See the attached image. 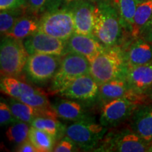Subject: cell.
I'll return each mask as SVG.
<instances>
[{
  "label": "cell",
  "mask_w": 152,
  "mask_h": 152,
  "mask_svg": "<svg viewBox=\"0 0 152 152\" xmlns=\"http://www.w3.org/2000/svg\"><path fill=\"white\" fill-rule=\"evenodd\" d=\"M123 25L118 11L109 0H99L94 5L93 35L106 47L117 45Z\"/></svg>",
  "instance_id": "cell-1"
},
{
  "label": "cell",
  "mask_w": 152,
  "mask_h": 152,
  "mask_svg": "<svg viewBox=\"0 0 152 152\" xmlns=\"http://www.w3.org/2000/svg\"><path fill=\"white\" fill-rule=\"evenodd\" d=\"M127 67L123 50L117 46L109 47L91 63L90 74L99 85L125 76Z\"/></svg>",
  "instance_id": "cell-2"
},
{
  "label": "cell",
  "mask_w": 152,
  "mask_h": 152,
  "mask_svg": "<svg viewBox=\"0 0 152 152\" xmlns=\"http://www.w3.org/2000/svg\"><path fill=\"white\" fill-rule=\"evenodd\" d=\"M29 57L23 40L4 35L0 47V70L1 77L20 75Z\"/></svg>",
  "instance_id": "cell-3"
},
{
  "label": "cell",
  "mask_w": 152,
  "mask_h": 152,
  "mask_svg": "<svg viewBox=\"0 0 152 152\" xmlns=\"http://www.w3.org/2000/svg\"><path fill=\"white\" fill-rule=\"evenodd\" d=\"M91 63L80 54L67 52L63 56L59 68L52 80L50 90L58 93L77 77L90 73Z\"/></svg>",
  "instance_id": "cell-4"
},
{
  "label": "cell",
  "mask_w": 152,
  "mask_h": 152,
  "mask_svg": "<svg viewBox=\"0 0 152 152\" xmlns=\"http://www.w3.org/2000/svg\"><path fill=\"white\" fill-rule=\"evenodd\" d=\"M107 128L92 121L74 122L66 127L65 135L80 149L89 151L94 149L104 141Z\"/></svg>",
  "instance_id": "cell-5"
},
{
  "label": "cell",
  "mask_w": 152,
  "mask_h": 152,
  "mask_svg": "<svg viewBox=\"0 0 152 152\" xmlns=\"http://www.w3.org/2000/svg\"><path fill=\"white\" fill-rule=\"evenodd\" d=\"M39 31L68 41L75 33L73 14L71 9H59L47 13L39 20Z\"/></svg>",
  "instance_id": "cell-6"
},
{
  "label": "cell",
  "mask_w": 152,
  "mask_h": 152,
  "mask_svg": "<svg viewBox=\"0 0 152 152\" xmlns=\"http://www.w3.org/2000/svg\"><path fill=\"white\" fill-rule=\"evenodd\" d=\"M105 142L98 151L118 152L148 151L149 144L130 128L111 132L105 136Z\"/></svg>",
  "instance_id": "cell-7"
},
{
  "label": "cell",
  "mask_w": 152,
  "mask_h": 152,
  "mask_svg": "<svg viewBox=\"0 0 152 152\" xmlns=\"http://www.w3.org/2000/svg\"><path fill=\"white\" fill-rule=\"evenodd\" d=\"M61 59V56L55 55H29L24 71L28 77L34 83H45L52 80L59 68Z\"/></svg>",
  "instance_id": "cell-8"
},
{
  "label": "cell",
  "mask_w": 152,
  "mask_h": 152,
  "mask_svg": "<svg viewBox=\"0 0 152 152\" xmlns=\"http://www.w3.org/2000/svg\"><path fill=\"white\" fill-rule=\"evenodd\" d=\"M23 43L29 55L42 54L63 56L68 52L67 41L39 30L24 39Z\"/></svg>",
  "instance_id": "cell-9"
},
{
  "label": "cell",
  "mask_w": 152,
  "mask_h": 152,
  "mask_svg": "<svg viewBox=\"0 0 152 152\" xmlns=\"http://www.w3.org/2000/svg\"><path fill=\"white\" fill-rule=\"evenodd\" d=\"M139 104L124 98L115 99L104 104L101 111L99 123L106 128L115 127L130 120Z\"/></svg>",
  "instance_id": "cell-10"
},
{
  "label": "cell",
  "mask_w": 152,
  "mask_h": 152,
  "mask_svg": "<svg viewBox=\"0 0 152 152\" xmlns=\"http://www.w3.org/2000/svg\"><path fill=\"white\" fill-rule=\"evenodd\" d=\"M99 85L90 73L77 77L58 93L62 97L79 102L95 99L99 95Z\"/></svg>",
  "instance_id": "cell-11"
},
{
  "label": "cell",
  "mask_w": 152,
  "mask_h": 152,
  "mask_svg": "<svg viewBox=\"0 0 152 152\" xmlns=\"http://www.w3.org/2000/svg\"><path fill=\"white\" fill-rule=\"evenodd\" d=\"M98 97L104 104L115 99L124 98L137 104L144 103L147 96L137 94L131 90L125 76L111 80L99 85Z\"/></svg>",
  "instance_id": "cell-12"
},
{
  "label": "cell",
  "mask_w": 152,
  "mask_h": 152,
  "mask_svg": "<svg viewBox=\"0 0 152 152\" xmlns=\"http://www.w3.org/2000/svg\"><path fill=\"white\" fill-rule=\"evenodd\" d=\"M68 52H74L85 56L90 63L94 61L105 50L103 44L94 35H86L74 33L67 41Z\"/></svg>",
  "instance_id": "cell-13"
},
{
  "label": "cell",
  "mask_w": 152,
  "mask_h": 152,
  "mask_svg": "<svg viewBox=\"0 0 152 152\" xmlns=\"http://www.w3.org/2000/svg\"><path fill=\"white\" fill-rule=\"evenodd\" d=\"M51 106L58 117L63 120L73 122L92 121L86 106L76 100L56 99Z\"/></svg>",
  "instance_id": "cell-14"
},
{
  "label": "cell",
  "mask_w": 152,
  "mask_h": 152,
  "mask_svg": "<svg viewBox=\"0 0 152 152\" xmlns=\"http://www.w3.org/2000/svg\"><path fill=\"white\" fill-rule=\"evenodd\" d=\"M125 78L133 92L147 96L148 92L152 87V61L127 68Z\"/></svg>",
  "instance_id": "cell-15"
},
{
  "label": "cell",
  "mask_w": 152,
  "mask_h": 152,
  "mask_svg": "<svg viewBox=\"0 0 152 152\" xmlns=\"http://www.w3.org/2000/svg\"><path fill=\"white\" fill-rule=\"evenodd\" d=\"M130 128L146 142H152V104H139L130 120Z\"/></svg>",
  "instance_id": "cell-16"
},
{
  "label": "cell",
  "mask_w": 152,
  "mask_h": 152,
  "mask_svg": "<svg viewBox=\"0 0 152 152\" xmlns=\"http://www.w3.org/2000/svg\"><path fill=\"white\" fill-rule=\"evenodd\" d=\"M73 14L75 33L93 35L94 5L88 1H76L71 9Z\"/></svg>",
  "instance_id": "cell-17"
},
{
  "label": "cell",
  "mask_w": 152,
  "mask_h": 152,
  "mask_svg": "<svg viewBox=\"0 0 152 152\" xmlns=\"http://www.w3.org/2000/svg\"><path fill=\"white\" fill-rule=\"evenodd\" d=\"M127 68L143 65L152 61V43L142 37L134 39L123 50Z\"/></svg>",
  "instance_id": "cell-18"
},
{
  "label": "cell",
  "mask_w": 152,
  "mask_h": 152,
  "mask_svg": "<svg viewBox=\"0 0 152 152\" xmlns=\"http://www.w3.org/2000/svg\"><path fill=\"white\" fill-rule=\"evenodd\" d=\"M9 104L14 116L18 121L28 124H30L32 121L37 117L54 118H57L58 117L52 106L49 108L33 107L14 98H11Z\"/></svg>",
  "instance_id": "cell-19"
},
{
  "label": "cell",
  "mask_w": 152,
  "mask_h": 152,
  "mask_svg": "<svg viewBox=\"0 0 152 152\" xmlns=\"http://www.w3.org/2000/svg\"><path fill=\"white\" fill-rule=\"evenodd\" d=\"M0 86L1 92L11 98L16 99H18L23 95L28 93L42 92L39 89L34 88L30 85L18 80L14 77H1Z\"/></svg>",
  "instance_id": "cell-20"
},
{
  "label": "cell",
  "mask_w": 152,
  "mask_h": 152,
  "mask_svg": "<svg viewBox=\"0 0 152 152\" xmlns=\"http://www.w3.org/2000/svg\"><path fill=\"white\" fill-rule=\"evenodd\" d=\"M152 16V0L139 4L133 18L130 33L133 39L140 37L142 30Z\"/></svg>",
  "instance_id": "cell-21"
},
{
  "label": "cell",
  "mask_w": 152,
  "mask_h": 152,
  "mask_svg": "<svg viewBox=\"0 0 152 152\" xmlns=\"http://www.w3.org/2000/svg\"><path fill=\"white\" fill-rule=\"evenodd\" d=\"M39 20L29 16H22L17 20L14 27L6 36L23 40L28 36L39 30Z\"/></svg>",
  "instance_id": "cell-22"
},
{
  "label": "cell",
  "mask_w": 152,
  "mask_h": 152,
  "mask_svg": "<svg viewBox=\"0 0 152 152\" xmlns=\"http://www.w3.org/2000/svg\"><path fill=\"white\" fill-rule=\"evenodd\" d=\"M28 140L33 144L38 152L53 151L56 140L52 135L39 129L30 126Z\"/></svg>",
  "instance_id": "cell-23"
},
{
  "label": "cell",
  "mask_w": 152,
  "mask_h": 152,
  "mask_svg": "<svg viewBox=\"0 0 152 152\" xmlns=\"http://www.w3.org/2000/svg\"><path fill=\"white\" fill-rule=\"evenodd\" d=\"M30 126L48 132L55 138V140H60L65 135L66 126L54 118L37 117L32 121Z\"/></svg>",
  "instance_id": "cell-24"
},
{
  "label": "cell",
  "mask_w": 152,
  "mask_h": 152,
  "mask_svg": "<svg viewBox=\"0 0 152 152\" xmlns=\"http://www.w3.org/2000/svg\"><path fill=\"white\" fill-rule=\"evenodd\" d=\"M113 3L118 11L123 26L128 27L130 31L137 2L136 0H113Z\"/></svg>",
  "instance_id": "cell-25"
},
{
  "label": "cell",
  "mask_w": 152,
  "mask_h": 152,
  "mask_svg": "<svg viewBox=\"0 0 152 152\" xmlns=\"http://www.w3.org/2000/svg\"><path fill=\"white\" fill-rule=\"evenodd\" d=\"M30 128V125L28 123L18 121L10 125L6 132V135L9 141L19 145L28 139Z\"/></svg>",
  "instance_id": "cell-26"
},
{
  "label": "cell",
  "mask_w": 152,
  "mask_h": 152,
  "mask_svg": "<svg viewBox=\"0 0 152 152\" xmlns=\"http://www.w3.org/2000/svg\"><path fill=\"white\" fill-rule=\"evenodd\" d=\"M25 8L1 11L0 13V31L6 35L14 27L17 20L23 16Z\"/></svg>",
  "instance_id": "cell-27"
},
{
  "label": "cell",
  "mask_w": 152,
  "mask_h": 152,
  "mask_svg": "<svg viewBox=\"0 0 152 152\" xmlns=\"http://www.w3.org/2000/svg\"><path fill=\"white\" fill-rule=\"evenodd\" d=\"M18 100L33 107L49 108L52 106L46 94L42 92L28 93L23 95Z\"/></svg>",
  "instance_id": "cell-28"
},
{
  "label": "cell",
  "mask_w": 152,
  "mask_h": 152,
  "mask_svg": "<svg viewBox=\"0 0 152 152\" xmlns=\"http://www.w3.org/2000/svg\"><path fill=\"white\" fill-rule=\"evenodd\" d=\"M18 121H20L14 115L9 104L1 101L0 102V124L1 126L14 124Z\"/></svg>",
  "instance_id": "cell-29"
},
{
  "label": "cell",
  "mask_w": 152,
  "mask_h": 152,
  "mask_svg": "<svg viewBox=\"0 0 152 152\" xmlns=\"http://www.w3.org/2000/svg\"><path fill=\"white\" fill-rule=\"evenodd\" d=\"M77 147L67 136H64L61 139L58 144L54 147L53 151L54 152H70L75 151Z\"/></svg>",
  "instance_id": "cell-30"
},
{
  "label": "cell",
  "mask_w": 152,
  "mask_h": 152,
  "mask_svg": "<svg viewBox=\"0 0 152 152\" xmlns=\"http://www.w3.org/2000/svg\"><path fill=\"white\" fill-rule=\"evenodd\" d=\"M26 0H0L1 11L26 7Z\"/></svg>",
  "instance_id": "cell-31"
},
{
  "label": "cell",
  "mask_w": 152,
  "mask_h": 152,
  "mask_svg": "<svg viewBox=\"0 0 152 152\" xmlns=\"http://www.w3.org/2000/svg\"><path fill=\"white\" fill-rule=\"evenodd\" d=\"M140 36H142V38L152 43V16L147 25L144 26Z\"/></svg>",
  "instance_id": "cell-32"
},
{
  "label": "cell",
  "mask_w": 152,
  "mask_h": 152,
  "mask_svg": "<svg viewBox=\"0 0 152 152\" xmlns=\"http://www.w3.org/2000/svg\"><path fill=\"white\" fill-rule=\"evenodd\" d=\"M16 151L20 152H38L36 148L34 147L33 144L30 142L28 139L26 140L22 144H19L18 147H17Z\"/></svg>",
  "instance_id": "cell-33"
},
{
  "label": "cell",
  "mask_w": 152,
  "mask_h": 152,
  "mask_svg": "<svg viewBox=\"0 0 152 152\" xmlns=\"http://www.w3.org/2000/svg\"><path fill=\"white\" fill-rule=\"evenodd\" d=\"M47 0H26V4L32 11L37 12L43 7Z\"/></svg>",
  "instance_id": "cell-34"
},
{
  "label": "cell",
  "mask_w": 152,
  "mask_h": 152,
  "mask_svg": "<svg viewBox=\"0 0 152 152\" xmlns=\"http://www.w3.org/2000/svg\"><path fill=\"white\" fill-rule=\"evenodd\" d=\"M147 97L149 98L150 100L152 101V87L150 89V90L147 93Z\"/></svg>",
  "instance_id": "cell-35"
},
{
  "label": "cell",
  "mask_w": 152,
  "mask_h": 152,
  "mask_svg": "<svg viewBox=\"0 0 152 152\" xmlns=\"http://www.w3.org/2000/svg\"><path fill=\"white\" fill-rule=\"evenodd\" d=\"M148 151L152 152V142H151V143H150V144H149V148H148Z\"/></svg>",
  "instance_id": "cell-36"
},
{
  "label": "cell",
  "mask_w": 152,
  "mask_h": 152,
  "mask_svg": "<svg viewBox=\"0 0 152 152\" xmlns=\"http://www.w3.org/2000/svg\"><path fill=\"white\" fill-rule=\"evenodd\" d=\"M147 1V0H136V1L137 2L138 4H140V3L144 2V1Z\"/></svg>",
  "instance_id": "cell-37"
},
{
  "label": "cell",
  "mask_w": 152,
  "mask_h": 152,
  "mask_svg": "<svg viewBox=\"0 0 152 152\" xmlns=\"http://www.w3.org/2000/svg\"><path fill=\"white\" fill-rule=\"evenodd\" d=\"M92 1H99V0H92Z\"/></svg>",
  "instance_id": "cell-38"
}]
</instances>
